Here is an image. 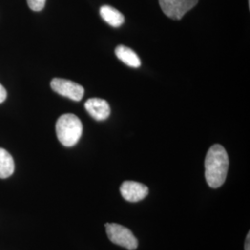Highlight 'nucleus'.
<instances>
[{
	"label": "nucleus",
	"instance_id": "ddd939ff",
	"mask_svg": "<svg viewBox=\"0 0 250 250\" xmlns=\"http://www.w3.org/2000/svg\"><path fill=\"white\" fill-rule=\"evenodd\" d=\"M245 250H250V232L248 233V236H247V240L245 244Z\"/></svg>",
	"mask_w": 250,
	"mask_h": 250
},
{
	"label": "nucleus",
	"instance_id": "1a4fd4ad",
	"mask_svg": "<svg viewBox=\"0 0 250 250\" xmlns=\"http://www.w3.org/2000/svg\"><path fill=\"white\" fill-rule=\"evenodd\" d=\"M99 13L102 19L110 26H121L125 22V16L116 9L110 6H102L99 9Z\"/></svg>",
	"mask_w": 250,
	"mask_h": 250
},
{
	"label": "nucleus",
	"instance_id": "39448f33",
	"mask_svg": "<svg viewBox=\"0 0 250 250\" xmlns=\"http://www.w3.org/2000/svg\"><path fill=\"white\" fill-rule=\"evenodd\" d=\"M50 86L56 93L74 101H80L84 95L83 87L70 80L54 78L53 80L51 81Z\"/></svg>",
	"mask_w": 250,
	"mask_h": 250
},
{
	"label": "nucleus",
	"instance_id": "9d476101",
	"mask_svg": "<svg viewBox=\"0 0 250 250\" xmlns=\"http://www.w3.org/2000/svg\"><path fill=\"white\" fill-rule=\"evenodd\" d=\"M14 169L15 165L11 155L4 148H0V178H8L12 175Z\"/></svg>",
	"mask_w": 250,
	"mask_h": 250
},
{
	"label": "nucleus",
	"instance_id": "20e7f679",
	"mask_svg": "<svg viewBox=\"0 0 250 250\" xmlns=\"http://www.w3.org/2000/svg\"><path fill=\"white\" fill-rule=\"evenodd\" d=\"M159 2L166 16L172 20H181L197 5L198 0H159Z\"/></svg>",
	"mask_w": 250,
	"mask_h": 250
},
{
	"label": "nucleus",
	"instance_id": "9b49d317",
	"mask_svg": "<svg viewBox=\"0 0 250 250\" xmlns=\"http://www.w3.org/2000/svg\"><path fill=\"white\" fill-rule=\"evenodd\" d=\"M28 7L34 11H41L44 9L45 0H27Z\"/></svg>",
	"mask_w": 250,
	"mask_h": 250
},
{
	"label": "nucleus",
	"instance_id": "f8f14e48",
	"mask_svg": "<svg viewBox=\"0 0 250 250\" xmlns=\"http://www.w3.org/2000/svg\"><path fill=\"white\" fill-rule=\"evenodd\" d=\"M7 99V91L0 83V103H3Z\"/></svg>",
	"mask_w": 250,
	"mask_h": 250
},
{
	"label": "nucleus",
	"instance_id": "423d86ee",
	"mask_svg": "<svg viewBox=\"0 0 250 250\" xmlns=\"http://www.w3.org/2000/svg\"><path fill=\"white\" fill-rule=\"evenodd\" d=\"M120 191L123 197L129 202L141 201L148 195V188L146 186L134 181L124 182Z\"/></svg>",
	"mask_w": 250,
	"mask_h": 250
},
{
	"label": "nucleus",
	"instance_id": "6e6552de",
	"mask_svg": "<svg viewBox=\"0 0 250 250\" xmlns=\"http://www.w3.org/2000/svg\"><path fill=\"white\" fill-rule=\"evenodd\" d=\"M115 54L120 61H122L123 62L130 67L138 68L141 66V61L137 56V54L128 46L123 45H118L115 49Z\"/></svg>",
	"mask_w": 250,
	"mask_h": 250
},
{
	"label": "nucleus",
	"instance_id": "f03ea898",
	"mask_svg": "<svg viewBox=\"0 0 250 250\" xmlns=\"http://www.w3.org/2000/svg\"><path fill=\"white\" fill-rule=\"evenodd\" d=\"M58 139L64 146L71 147L80 140L83 134V125L80 119L74 114H63L56 124Z\"/></svg>",
	"mask_w": 250,
	"mask_h": 250
},
{
	"label": "nucleus",
	"instance_id": "0eeeda50",
	"mask_svg": "<svg viewBox=\"0 0 250 250\" xmlns=\"http://www.w3.org/2000/svg\"><path fill=\"white\" fill-rule=\"evenodd\" d=\"M84 107L90 115L97 121H105L110 114L109 105L104 99H88L84 104Z\"/></svg>",
	"mask_w": 250,
	"mask_h": 250
},
{
	"label": "nucleus",
	"instance_id": "f257e3e1",
	"mask_svg": "<svg viewBox=\"0 0 250 250\" xmlns=\"http://www.w3.org/2000/svg\"><path fill=\"white\" fill-rule=\"evenodd\" d=\"M228 168L229 158L225 148L221 145H213L205 160V177L208 187L221 188L226 180Z\"/></svg>",
	"mask_w": 250,
	"mask_h": 250
},
{
	"label": "nucleus",
	"instance_id": "7ed1b4c3",
	"mask_svg": "<svg viewBox=\"0 0 250 250\" xmlns=\"http://www.w3.org/2000/svg\"><path fill=\"white\" fill-rule=\"evenodd\" d=\"M107 237L113 244L126 250H134L138 247V241L134 233L128 228L117 224H106Z\"/></svg>",
	"mask_w": 250,
	"mask_h": 250
}]
</instances>
